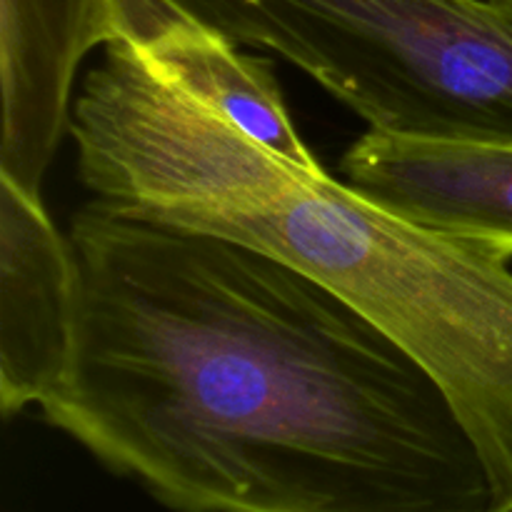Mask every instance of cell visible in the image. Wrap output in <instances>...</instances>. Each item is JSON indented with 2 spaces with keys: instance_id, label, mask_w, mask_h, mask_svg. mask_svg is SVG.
Wrapping results in <instances>:
<instances>
[{
  "instance_id": "1",
  "label": "cell",
  "mask_w": 512,
  "mask_h": 512,
  "mask_svg": "<svg viewBox=\"0 0 512 512\" xmlns=\"http://www.w3.org/2000/svg\"><path fill=\"white\" fill-rule=\"evenodd\" d=\"M73 353L45 423L175 512H512L445 385L238 240L103 200L68 230Z\"/></svg>"
},
{
  "instance_id": "2",
  "label": "cell",
  "mask_w": 512,
  "mask_h": 512,
  "mask_svg": "<svg viewBox=\"0 0 512 512\" xmlns=\"http://www.w3.org/2000/svg\"><path fill=\"white\" fill-rule=\"evenodd\" d=\"M68 133L95 200L263 250L388 330L445 385L512 505L510 255L273 153L118 40Z\"/></svg>"
},
{
  "instance_id": "3",
  "label": "cell",
  "mask_w": 512,
  "mask_h": 512,
  "mask_svg": "<svg viewBox=\"0 0 512 512\" xmlns=\"http://www.w3.org/2000/svg\"><path fill=\"white\" fill-rule=\"evenodd\" d=\"M280 55L373 133L512 145V5L495 0H173Z\"/></svg>"
},
{
  "instance_id": "4",
  "label": "cell",
  "mask_w": 512,
  "mask_h": 512,
  "mask_svg": "<svg viewBox=\"0 0 512 512\" xmlns=\"http://www.w3.org/2000/svg\"><path fill=\"white\" fill-rule=\"evenodd\" d=\"M78 278L40 195L0 175V408L43 405L73 353Z\"/></svg>"
},
{
  "instance_id": "5",
  "label": "cell",
  "mask_w": 512,
  "mask_h": 512,
  "mask_svg": "<svg viewBox=\"0 0 512 512\" xmlns=\"http://www.w3.org/2000/svg\"><path fill=\"white\" fill-rule=\"evenodd\" d=\"M113 40L110 0H0V175L40 195L85 55Z\"/></svg>"
},
{
  "instance_id": "6",
  "label": "cell",
  "mask_w": 512,
  "mask_h": 512,
  "mask_svg": "<svg viewBox=\"0 0 512 512\" xmlns=\"http://www.w3.org/2000/svg\"><path fill=\"white\" fill-rule=\"evenodd\" d=\"M343 180L383 208L512 258V145L368 133L340 160Z\"/></svg>"
},
{
  "instance_id": "7",
  "label": "cell",
  "mask_w": 512,
  "mask_h": 512,
  "mask_svg": "<svg viewBox=\"0 0 512 512\" xmlns=\"http://www.w3.org/2000/svg\"><path fill=\"white\" fill-rule=\"evenodd\" d=\"M110 15V43L133 48L150 68L255 143L305 168H323L290 120L270 60L245 55L238 43L173 0H110Z\"/></svg>"
},
{
  "instance_id": "8",
  "label": "cell",
  "mask_w": 512,
  "mask_h": 512,
  "mask_svg": "<svg viewBox=\"0 0 512 512\" xmlns=\"http://www.w3.org/2000/svg\"><path fill=\"white\" fill-rule=\"evenodd\" d=\"M495 3H505V5H512V0H495Z\"/></svg>"
}]
</instances>
